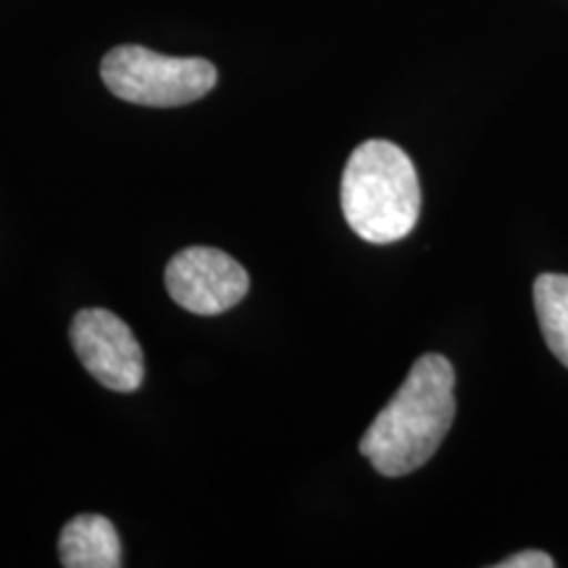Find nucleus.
<instances>
[{
    "label": "nucleus",
    "mask_w": 568,
    "mask_h": 568,
    "mask_svg": "<svg viewBox=\"0 0 568 568\" xmlns=\"http://www.w3.org/2000/svg\"><path fill=\"white\" fill-rule=\"evenodd\" d=\"M166 290L190 314L216 316L237 305L251 290L243 264L216 247H184L166 266Z\"/></svg>",
    "instance_id": "obj_5"
},
{
    "label": "nucleus",
    "mask_w": 568,
    "mask_h": 568,
    "mask_svg": "<svg viewBox=\"0 0 568 568\" xmlns=\"http://www.w3.org/2000/svg\"><path fill=\"white\" fill-rule=\"evenodd\" d=\"M343 213L351 230L374 245H389L414 232L422 187L414 161L387 140H366L343 172Z\"/></svg>",
    "instance_id": "obj_2"
},
{
    "label": "nucleus",
    "mask_w": 568,
    "mask_h": 568,
    "mask_svg": "<svg viewBox=\"0 0 568 568\" xmlns=\"http://www.w3.org/2000/svg\"><path fill=\"white\" fill-rule=\"evenodd\" d=\"M61 564L67 568H119L122 542L105 516L82 514L63 527L59 539Z\"/></svg>",
    "instance_id": "obj_6"
},
{
    "label": "nucleus",
    "mask_w": 568,
    "mask_h": 568,
    "mask_svg": "<svg viewBox=\"0 0 568 568\" xmlns=\"http://www.w3.org/2000/svg\"><path fill=\"white\" fill-rule=\"evenodd\" d=\"M552 566H556V560L542 550L516 552V556H510L497 564V568H552Z\"/></svg>",
    "instance_id": "obj_8"
},
{
    "label": "nucleus",
    "mask_w": 568,
    "mask_h": 568,
    "mask_svg": "<svg viewBox=\"0 0 568 568\" xmlns=\"http://www.w3.org/2000/svg\"><path fill=\"white\" fill-rule=\"evenodd\" d=\"M71 345L82 366L113 393H134L145 379L138 337L105 308H84L71 322Z\"/></svg>",
    "instance_id": "obj_4"
},
{
    "label": "nucleus",
    "mask_w": 568,
    "mask_h": 568,
    "mask_svg": "<svg viewBox=\"0 0 568 568\" xmlns=\"http://www.w3.org/2000/svg\"><path fill=\"white\" fill-rule=\"evenodd\" d=\"M456 418V368L445 355H422L361 439V453L382 477H406L443 445Z\"/></svg>",
    "instance_id": "obj_1"
},
{
    "label": "nucleus",
    "mask_w": 568,
    "mask_h": 568,
    "mask_svg": "<svg viewBox=\"0 0 568 568\" xmlns=\"http://www.w3.org/2000/svg\"><path fill=\"white\" fill-rule=\"evenodd\" d=\"M539 329L552 355L568 368V276L542 274L535 282Z\"/></svg>",
    "instance_id": "obj_7"
},
{
    "label": "nucleus",
    "mask_w": 568,
    "mask_h": 568,
    "mask_svg": "<svg viewBox=\"0 0 568 568\" xmlns=\"http://www.w3.org/2000/svg\"><path fill=\"white\" fill-rule=\"evenodd\" d=\"M105 88L126 103L174 109L209 95L216 67L205 59H174L140 45H119L101 63Z\"/></svg>",
    "instance_id": "obj_3"
}]
</instances>
